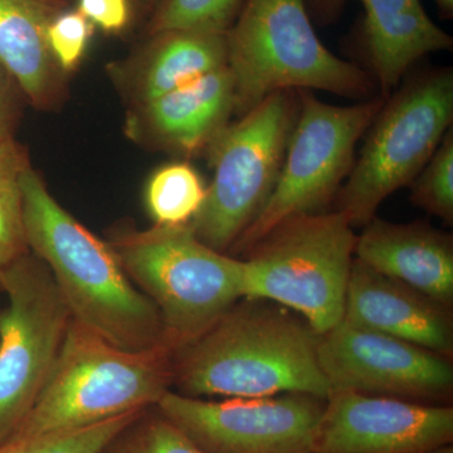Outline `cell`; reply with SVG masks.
Instances as JSON below:
<instances>
[{"instance_id": "obj_1", "label": "cell", "mask_w": 453, "mask_h": 453, "mask_svg": "<svg viewBox=\"0 0 453 453\" xmlns=\"http://www.w3.org/2000/svg\"><path fill=\"white\" fill-rule=\"evenodd\" d=\"M320 335L266 300L247 299L173 351V384L188 396L262 398L299 393L327 401Z\"/></svg>"}, {"instance_id": "obj_2", "label": "cell", "mask_w": 453, "mask_h": 453, "mask_svg": "<svg viewBox=\"0 0 453 453\" xmlns=\"http://www.w3.org/2000/svg\"><path fill=\"white\" fill-rule=\"evenodd\" d=\"M22 196L27 246L49 267L73 320L124 350L165 345L157 309L131 281L111 244L71 216L31 165Z\"/></svg>"}, {"instance_id": "obj_3", "label": "cell", "mask_w": 453, "mask_h": 453, "mask_svg": "<svg viewBox=\"0 0 453 453\" xmlns=\"http://www.w3.org/2000/svg\"><path fill=\"white\" fill-rule=\"evenodd\" d=\"M172 384V349L124 350L71 319L49 380L11 437L73 431L149 410Z\"/></svg>"}, {"instance_id": "obj_4", "label": "cell", "mask_w": 453, "mask_h": 453, "mask_svg": "<svg viewBox=\"0 0 453 453\" xmlns=\"http://www.w3.org/2000/svg\"><path fill=\"white\" fill-rule=\"evenodd\" d=\"M226 47L235 111L242 115L283 89L362 98L374 88L371 74L324 46L306 0H244Z\"/></svg>"}, {"instance_id": "obj_5", "label": "cell", "mask_w": 453, "mask_h": 453, "mask_svg": "<svg viewBox=\"0 0 453 453\" xmlns=\"http://www.w3.org/2000/svg\"><path fill=\"white\" fill-rule=\"evenodd\" d=\"M110 244L134 285L153 301L173 351L244 299V262L202 242L190 223L127 232Z\"/></svg>"}, {"instance_id": "obj_6", "label": "cell", "mask_w": 453, "mask_h": 453, "mask_svg": "<svg viewBox=\"0 0 453 453\" xmlns=\"http://www.w3.org/2000/svg\"><path fill=\"white\" fill-rule=\"evenodd\" d=\"M356 241L339 211L285 220L249 250L244 299L294 310L323 335L344 316Z\"/></svg>"}, {"instance_id": "obj_7", "label": "cell", "mask_w": 453, "mask_h": 453, "mask_svg": "<svg viewBox=\"0 0 453 453\" xmlns=\"http://www.w3.org/2000/svg\"><path fill=\"white\" fill-rule=\"evenodd\" d=\"M451 68L426 71L387 97L366 131L359 157L336 195L353 228L375 217L384 199L410 186L452 129Z\"/></svg>"}, {"instance_id": "obj_8", "label": "cell", "mask_w": 453, "mask_h": 453, "mask_svg": "<svg viewBox=\"0 0 453 453\" xmlns=\"http://www.w3.org/2000/svg\"><path fill=\"white\" fill-rule=\"evenodd\" d=\"M297 96L292 89L273 92L208 146L213 179L190 226L211 249L234 246L270 198L299 112Z\"/></svg>"}, {"instance_id": "obj_9", "label": "cell", "mask_w": 453, "mask_h": 453, "mask_svg": "<svg viewBox=\"0 0 453 453\" xmlns=\"http://www.w3.org/2000/svg\"><path fill=\"white\" fill-rule=\"evenodd\" d=\"M299 92V112L279 178L266 204L235 247L249 251L285 220L318 213L338 195L353 168L357 140L363 138L386 96L350 106L318 100L311 91Z\"/></svg>"}, {"instance_id": "obj_10", "label": "cell", "mask_w": 453, "mask_h": 453, "mask_svg": "<svg viewBox=\"0 0 453 453\" xmlns=\"http://www.w3.org/2000/svg\"><path fill=\"white\" fill-rule=\"evenodd\" d=\"M0 445L41 395L61 350L71 314L49 267L28 252L0 273Z\"/></svg>"}, {"instance_id": "obj_11", "label": "cell", "mask_w": 453, "mask_h": 453, "mask_svg": "<svg viewBox=\"0 0 453 453\" xmlns=\"http://www.w3.org/2000/svg\"><path fill=\"white\" fill-rule=\"evenodd\" d=\"M325 404L299 393L207 402L168 390L155 407L204 453H314Z\"/></svg>"}, {"instance_id": "obj_12", "label": "cell", "mask_w": 453, "mask_h": 453, "mask_svg": "<svg viewBox=\"0 0 453 453\" xmlns=\"http://www.w3.org/2000/svg\"><path fill=\"white\" fill-rule=\"evenodd\" d=\"M319 365L332 390L432 401L451 393L449 357L349 323L320 335Z\"/></svg>"}, {"instance_id": "obj_13", "label": "cell", "mask_w": 453, "mask_h": 453, "mask_svg": "<svg viewBox=\"0 0 453 453\" xmlns=\"http://www.w3.org/2000/svg\"><path fill=\"white\" fill-rule=\"evenodd\" d=\"M453 438L451 407L334 390L314 453H427Z\"/></svg>"}, {"instance_id": "obj_14", "label": "cell", "mask_w": 453, "mask_h": 453, "mask_svg": "<svg viewBox=\"0 0 453 453\" xmlns=\"http://www.w3.org/2000/svg\"><path fill=\"white\" fill-rule=\"evenodd\" d=\"M347 0H306L316 19L329 23ZM365 17L359 28L363 52L388 97L402 77L429 53L452 49L453 38L428 17L421 0H360Z\"/></svg>"}, {"instance_id": "obj_15", "label": "cell", "mask_w": 453, "mask_h": 453, "mask_svg": "<svg viewBox=\"0 0 453 453\" xmlns=\"http://www.w3.org/2000/svg\"><path fill=\"white\" fill-rule=\"evenodd\" d=\"M344 320L451 356L449 308L354 258L345 296Z\"/></svg>"}, {"instance_id": "obj_16", "label": "cell", "mask_w": 453, "mask_h": 453, "mask_svg": "<svg viewBox=\"0 0 453 453\" xmlns=\"http://www.w3.org/2000/svg\"><path fill=\"white\" fill-rule=\"evenodd\" d=\"M235 111L228 65L136 107L129 130L165 151L195 155L207 150Z\"/></svg>"}, {"instance_id": "obj_17", "label": "cell", "mask_w": 453, "mask_h": 453, "mask_svg": "<svg viewBox=\"0 0 453 453\" xmlns=\"http://www.w3.org/2000/svg\"><path fill=\"white\" fill-rule=\"evenodd\" d=\"M354 256L381 275L449 308L453 300L452 235L427 223L372 219L357 235Z\"/></svg>"}, {"instance_id": "obj_18", "label": "cell", "mask_w": 453, "mask_h": 453, "mask_svg": "<svg viewBox=\"0 0 453 453\" xmlns=\"http://www.w3.org/2000/svg\"><path fill=\"white\" fill-rule=\"evenodd\" d=\"M67 0H0V65L33 105H53L61 74L50 52L47 29Z\"/></svg>"}, {"instance_id": "obj_19", "label": "cell", "mask_w": 453, "mask_h": 453, "mask_svg": "<svg viewBox=\"0 0 453 453\" xmlns=\"http://www.w3.org/2000/svg\"><path fill=\"white\" fill-rule=\"evenodd\" d=\"M151 37L136 59L131 81L136 107L226 67L228 62L226 33L174 29Z\"/></svg>"}, {"instance_id": "obj_20", "label": "cell", "mask_w": 453, "mask_h": 453, "mask_svg": "<svg viewBox=\"0 0 453 453\" xmlns=\"http://www.w3.org/2000/svg\"><path fill=\"white\" fill-rule=\"evenodd\" d=\"M207 195L196 170L187 163L157 169L145 190L146 208L155 226H183L192 222Z\"/></svg>"}, {"instance_id": "obj_21", "label": "cell", "mask_w": 453, "mask_h": 453, "mask_svg": "<svg viewBox=\"0 0 453 453\" xmlns=\"http://www.w3.org/2000/svg\"><path fill=\"white\" fill-rule=\"evenodd\" d=\"M29 162L13 138L0 142V273L29 252L23 220L22 177Z\"/></svg>"}, {"instance_id": "obj_22", "label": "cell", "mask_w": 453, "mask_h": 453, "mask_svg": "<svg viewBox=\"0 0 453 453\" xmlns=\"http://www.w3.org/2000/svg\"><path fill=\"white\" fill-rule=\"evenodd\" d=\"M145 411L122 414L109 421L73 431L27 438L11 437L0 445V453H103L122 429Z\"/></svg>"}, {"instance_id": "obj_23", "label": "cell", "mask_w": 453, "mask_h": 453, "mask_svg": "<svg viewBox=\"0 0 453 453\" xmlns=\"http://www.w3.org/2000/svg\"><path fill=\"white\" fill-rule=\"evenodd\" d=\"M244 0H159L150 33L199 29L226 33L234 26Z\"/></svg>"}, {"instance_id": "obj_24", "label": "cell", "mask_w": 453, "mask_h": 453, "mask_svg": "<svg viewBox=\"0 0 453 453\" xmlns=\"http://www.w3.org/2000/svg\"><path fill=\"white\" fill-rule=\"evenodd\" d=\"M103 453H204L157 411L148 410L122 429Z\"/></svg>"}, {"instance_id": "obj_25", "label": "cell", "mask_w": 453, "mask_h": 453, "mask_svg": "<svg viewBox=\"0 0 453 453\" xmlns=\"http://www.w3.org/2000/svg\"><path fill=\"white\" fill-rule=\"evenodd\" d=\"M411 199L432 216L453 222V131H447L425 168L410 184Z\"/></svg>"}, {"instance_id": "obj_26", "label": "cell", "mask_w": 453, "mask_h": 453, "mask_svg": "<svg viewBox=\"0 0 453 453\" xmlns=\"http://www.w3.org/2000/svg\"><path fill=\"white\" fill-rule=\"evenodd\" d=\"M95 27L79 11L61 12L47 29L50 52L59 70L73 73L81 64Z\"/></svg>"}, {"instance_id": "obj_27", "label": "cell", "mask_w": 453, "mask_h": 453, "mask_svg": "<svg viewBox=\"0 0 453 453\" xmlns=\"http://www.w3.org/2000/svg\"><path fill=\"white\" fill-rule=\"evenodd\" d=\"M77 11L95 28L120 33L130 22V0H77Z\"/></svg>"}, {"instance_id": "obj_28", "label": "cell", "mask_w": 453, "mask_h": 453, "mask_svg": "<svg viewBox=\"0 0 453 453\" xmlns=\"http://www.w3.org/2000/svg\"><path fill=\"white\" fill-rule=\"evenodd\" d=\"M17 83L0 65V142L13 138L18 119Z\"/></svg>"}, {"instance_id": "obj_29", "label": "cell", "mask_w": 453, "mask_h": 453, "mask_svg": "<svg viewBox=\"0 0 453 453\" xmlns=\"http://www.w3.org/2000/svg\"><path fill=\"white\" fill-rule=\"evenodd\" d=\"M437 8L440 9L441 16L446 19H451L453 16V0H434Z\"/></svg>"}, {"instance_id": "obj_30", "label": "cell", "mask_w": 453, "mask_h": 453, "mask_svg": "<svg viewBox=\"0 0 453 453\" xmlns=\"http://www.w3.org/2000/svg\"><path fill=\"white\" fill-rule=\"evenodd\" d=\"M427 453H453V449L451 443H449V445L437 447V449H432V451Z\"/></svg>"}, {"instance_id": "obj_31", "label": "cell", "mask_w": 453, "mask_h": 453, "mask_svg": "<svg viewBox=\"0 0 453 453\" xmlns=\"http://www.w3.org/2000/svg\"><path fill=\"white\" fill-rule=\"evenodd\" d=\"M142 2H145L146 4H153L154 2H159V0H142Z\"/></svg>"}]
</instances>
